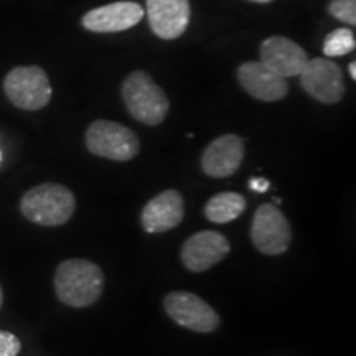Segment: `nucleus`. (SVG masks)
<instances>
[{
    "mask_svg": "<svg viewBox=\"0 0 356 356\" xmlns=\"http://www.w3.org/2000/svg\"><path fill=\"white\" fill-rule=\"evenodd\" d=\"M246 210V200L236 191H222L208 200L204 204V216L211 222L225 225L234 221Z\"/></svg>",
    "mask_w": 356,
    "mask_h": 356,
    "instance_id": "obj_16",
    "label": "nucleus"
},
{
    "mask_svg": "<svg viewBox=\"0 0 356 356\" xmlns=\"http://www.w3.org/2000/svg\"><path fill=\"white\" fill-rule=\"evenodd\" d=\"M356 40L355 33L351 29H346V26H341V29L333 30L325 37L323 40V55L328 58L335 56H345L355 50Z\"/></svg>",
    "mask_w": 356,
    "mask_h": 356,
    "instance_id": "obj_17",
    "label": "nucleus"
},
{
    "mask_svg": "<svg viewBox=\"0 0 356 356\" xmlns=\"http://www.w3.org/2000/svg\"><path fill=\"white\" fill-rule=\"evenodd\" d=\"M124 104L136 121L159 126L165 121L170 102L162 88L145 71H132L121 86Z\"/></svg>",
    "mask_w": 356,
    "mask_h": 356,
    "instance_id": "obj_3",
    "label": "nucleus"
},
{
    "mask_svg": "<svg viewBox=\"0 0 356 356\" xmlns=\"http://www.w3.org/2000/svg\"><path fill=\"white\" fill-rule=\"evenodd\" d=\"M0 159H2V155H0Z\"/></svg>",
    "mask_w": 356,
    "mask_h": 356,
    "instance_id": "obj_24",
    "label": "nucleus"
},
{
    "mask_svg": "<svg viewBox=\"0 0 356 356\" xmlns=\"http://www.w3.org/2000/svg\"><path fill=\"white\" fill-rule=\"evenodd\" d=\"M76 208L73 191L60 184H42L33 186L20 200V211L35 225L53 228L61 226L73 216Z\"/></svg>",
    "mask_w": 356,
    "mask_h": 356,
    "instance_id": "obj_2",
    "label": "nucleus"
},
{
    "mask_svg": "<svg viewBox=\"0 0 356 356\" xmlns=\"http://www.w3.org/2000/svg\"><path fill=\"white\" fill-rule=\"evenodd\" d=\"M238 81L254 99L275 102L289 95V83L261 61H248L238 68Z\"/></svg>",
    "mask_w": 356,
    "mask_h": 356,
    "instance_id": "obj_13",
    "label": "nucleus"
},
{
    "mask_svg": "<svg viewBox=\"0 0 356 356\" xmlns=\"http://www.w3.org/2000/svg\"><path fill=\"white\" fill-rule=\"evenodd\" d=\"M145 15L152 32L162 40H177L190 25L188 0H145Z\"/></svg>",
    "mask_w": 356,
    "mask_h": 356,
    "instance_id": "obj_11",
    "label": "nucleus"
},
{
    "mask_svg": "<svg viewBox=\"0 0 356 356\" xmlns=\"http://www.w3.org/2000/svg\"><path fill=\"white\" fill-rule=\"evenodd\" d=\"M55 291L65 305L84 309L99 300L104 291V274L95 262L68 259L56 267Z\"/></svg>",
    "mask_w": 356,
    "mask_h": 356,
    "instance_id": "obj_1",
    "label": "nucleus"
},
{
    "mask_svg": "<svg viewBox=\"0 0 356 356\" xmlns=\"http://www.w3.org/2000/svg\"><path fill=\"white\" fill-rule=\"evenodd\" d=\"M327 10L333 19L350 26L356 25V0H330Z\"/></svg>",
    "mask_w": 356,
    "mask_h": 356,
    "instance_id": "obj_18",
    "label": "nucleus"
},
{
    "mask_svg": "<svg viewBox=\"0 0 356 356\" xmlns=\"http://www.w3.org/2000/svg\"><path fill=\"white\" fill-rule=\"evenodd\" d=\"M20 340L10 332L0 330V356H19Z\"/></svg>",
    "mask_w": 356,
    "mask_h": 356,
    "instance_id": "obj_19",
    "label": "nucleus"
},
{
    "mask_svg": "<svg viewBox=\"0 0 356 356\" xmlns=\"http://www.w3.org/2000/svg\"><path fill=\"white\" fill-rule=\"evenodd\" d=\"M251 241L262 254L279 256L292 243V228L275 204H261L251 225Z\"/></svg>",
    "mask_w": 356,
    "mask_h": 356,
    "instance_id": "obj_6",
    "label": "nucleus"
},
{
    "mask_svg": "<svg viewBox=\"0 0 356 356\" xmlns=\"http://www.w3.org/2000/svg\"><path fill=\"white\" fill-rule=\"evenodd\" d=\"M259 56L261 63L286 79L299 76L309 61V55L300 44L280 35L266 38L261 43Z\"/></svg>",
    "mask_w": 356,
    "mask_h": 356,
    "instance_id": "obj_12",
    "label": "nucleus"
},
{
    "mask_svg": "<svg viewBox=\"0 0 356 356\" xmlns=\"http://www.w3.org/2000/svg\"><path fill=\"white\" fill-rule=\"evenodd\" d=\"M163 307L173 322L191 332L210 333L220 327V315L197 293L170 292L163 299Z\"/></svg>",
    "mask_w": 356,
    "mask_h": 356,
    "instance_id": "obj_7",
    "label": "nucleus"
},
{
    "mask_svg": "<svg viewBox=\"0 0 356 356\" xmlns=\"http://www.w3.org/2000/svg\"><path fill=\"white\" fill-rule=\"evenodd\" d=\"M185 203L180 191L165 190L150 200L142 210V226L147 233H165L184 220Z\"/></svg>",
    "mask_w": 356,
    "mask_h": 356,
    "instance_id": "obj_15",
    "label": "nucleus"
},
{
    "mask_svg": "<svg viewBox=\"0 0 356 356\" xmlns=\"http://www.w3.org/2000/svg\"><path fill=\"white\" fill-rule=\"evenodd\" d=\"M2 304H3V291H2V286H0V309H2Z\"/></svg>",
    "mask_w": 356,
    "mask_h": 356,
    "instance_id": "obj_23",
    "label": "nucleus"
},
{
    "mask_svg": "<svg viewBox=\"0 0 356 356\" xmlns=\"http://www.w3.org/2000/svg\"><path fill=\"white\" fill-rule=\"evenodd\" d=\"M300 84L307 95L323 104H337L343 99L346 86L340 66L327 58H314L302 70Z\"/></svg>",
    "mask_w": 356,
    "mask_h": 356,
    "instance_id": "obj_8",
    "label": "nucleus"
},
{
    "mask_svg": "<svg viewBox=\"0 0 356 356\" xmlns=\"http://www.w3.org/2000/svg\"><path fill=\"white\" fill-rule=\"evenodd\" d=\"M249 2H256V3H270L273 0H249Z\"/></svg>",
    "mask_w": 356,
    "mask_h": 356,
    "instance_id": "obj_22",
    "label": "nucleus"
},
{
    "mask_svg": "<svg viewBox=\"0 0 356 356\" xmlns=\"http://www.w3.org/2000/svg\"><path fill=\"white\" fill-rule=\"evenodd\" d=\"M84 142L92 155L114 162L132 160L140 150L139 137L132 129L106 119L91 122L84 136Z\"/></svg>",
    "mask_w": 356,
    "mask_h": 356,
    "instance_id": "obj_4",
    "label": "nucleus"
},
{
    "mask_svg": "<svg viewBox=\"0 0 356 356\" xmlns=\"http://www.w3.org/2000/svg\"><path fill=\"white\" fill-rule=\"evenodd\" d=\"M269 181L266 180V178H251V181H249V188L254 190V191H259V193H264L269 188Z\"/></svg>",
    "mask_w": 356,
    "mask_h": 356,
    "instance_id": "obj_20",
    "label": "nucleus"
},
{
    "mask_svg": "<svg viewBox=\"0 0 356 356\" xmlns=\"http://www.w3.org/2000/svg\"><path fill=\"white\" fill-rule=\"evenodd\" d=\"M243 160L244 140L236 134H225L203 150L202 168L208 177L225 178L233 175Z\"/></svg>",
    "mask_w": 356,
    "mask_h": 356,
    "instance_id": "obj_14",
    "label": "nucleus"
},
{
    "mask_svg": "<svg viewBox=\"0 0 356 356\" xmlns=\"http://www.w3.org/2000/svg\"><path fill=\"white\" fill-rule=\"evenodd\" d=\"M145 10L140 3L121 0L86 12L81 19L84 30L92 33H119L131 30L144 19Z\"/></svg>",
    "mask_w": 356,
    "mask_h": 356,
    "instance_id": "obj_9",
    "label": "nucleus"
},
{
    "mask_svg": "<svg viewBox=\"0 0 356 356\" xmlns=\"http://www.w3.org/2000/svg\"><path fill=\"white\" fill-rule=\"evenodd\" d=\"M229 241L218 231H200L181 246V262L191 273L211 269L229 254Z\"/></svg>",
    "mask_w": 356,
    "mask_h": 356,
    "instance_id": "obj_10",
    "label": "nucleus"
},
{
    "mask_svg": "<svg viewBox=\"0 0 356 356\" xmlns=\"http://www.w3.org/2000/svg\"><path fill=\"white\" fill-rule=\"evenodd\" d=\"M3 91L15 108L43 109L51 99V84L40 66H17L3 79Z\"/></svg>",
    "mask_w": 356,
    "mask_h": 356,
    "instance_id": "obj_5",
    "label": "nucleus"
},
{
    "mask_svg": "<svg viewBox=\"0 0 356 356\" xmlns=\"http://www.w3.org/2000/svg\"><path fill=\"white\" fill-rule=\"evenodd\" d=\"M348 73H350V76H351V79H356V63L355 61H351L350 63V66H348Z\"/></svg>",
    "mask_w": 356,
    "mask_h": 356,
    "instance_id": "obj_21",
    "label": "nucleus"
}]
</instances>
